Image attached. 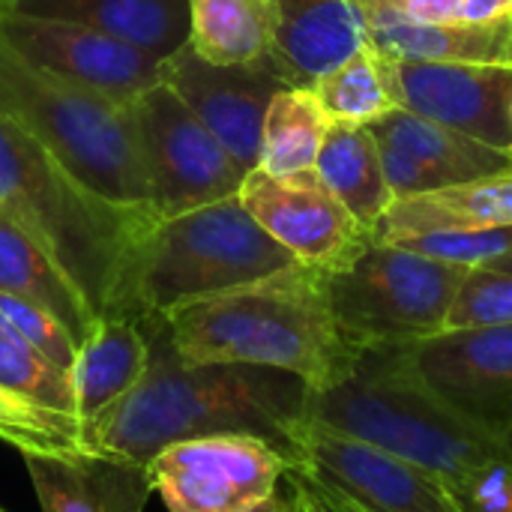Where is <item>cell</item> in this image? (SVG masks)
<instances>
[{
  "label": "cell",
  "mask_w": 512,
  "mask_h": 512,
  "mask_svg": "<svg viewBox=\"0 0 512 512\" xmlns=\"http://www.w3.org/2000/svg\"><path fill=\"white\" fill-rule=\"evenodd\" d=\"M150 360L141 384L108 414L84 423L90 456L147 468L165 447L210 435H255L288 462L312 387L282 369L186 360L162 315H144Z\"/></svg>",
  "instance_id": "6da1fadb"
},
{
  "label": "cell",
  "mask_w": 512,
  "mask_h": 512,
  "mask_svg": "<svg viewBox=\"0 0 512 512\" xmlns=\"http://www.w3.org/2000/svg\"><path fill=\"white\" fill-rule=\"evenodd\" d=\"M162 318L177 351L192 363L282 369L312 390L342 381L363 354L333 315L327 273L306 264L180 306Z\"/></svg>",
  "instance_id": "7a4b0ae2"
},
{
  "label": "cell",
  "mask_w": 512,
  "mask_h": 512,
  "mask_svg": "<svg viewBox=\"0 0 512 512\" xmlns=\"http://www.w3.org/2000/svg\"><path fill=\"white\" fill-rule=\"evenodd\" d=\"M306 417L423 468L447 486L453 504L512 462L498 438L468 423L420 378L411 345L363 348L342 381L312 390Z\"/></svg>",
  "instance_id": "3957f363"
},
{
  "label": "cell",
  "mask_w": 512,
  "mask_h": 512,
  "mask_svg": "<svg viewBox=\"0 0 512 512\" xmlns=\"http://www.w3.org/2000/svg\"><path fill=\"white\" fill-rule=\"evenodd\" d=\"M0 213L33 234L108 315L141 237L162 219L84 186L42 144L0 114Z\"/></svg>",
  "instance_id": "277c9868"
},
{
  "label": "cell",
  "mask_w": 512,
  "mask_h": 512,
  "mask_svg": "<svg viewBox=\"0 0 512 512\" xmlns=\"http://www.w3.org/2000/svg\"><path fill=\"white\" fill-rule=\"evenodd\" d=\"M300 264L240 195L159 219L135 246L108 315H168Z\"/></svg>",
  "instance_id": "5b68a950"
},
{
  "label": "cell",
  "mask_w": 512,
  "mask_h": 512,
  "mask_svg": "<svg viewBox=\"0 0 512 512\" xmlns=\"http://www.w3.org/2000/svg\"><path fill=\"white\" fill-rule=\"evenodd\" d=\"M0 114L93 192L150 207L129 105L42 72L0 42Z\"/></svg>",
  "instance_id": "8992f818"
},
{
  "label": "cell",
  "mask_w": 512,
  "mask_h": 512,
  "mask_svg": "<svg viewBox=\"0 0 512 512\" xmlns=\"http://www.w3.org/2000/svg\"><path fill=\"white\" fill-rule=\"evenodd\" d=\"M468 273L471 267L435 261L375 237L357 258L327 273V294L354 345H414L447 330Z\"/></svg>",
  "instance_id": "52a82bcc"
},
{
  "label": "cell",
  "mask_w": 512,
  "mask_h": 512,
  "mask_svg": "<svg viewBox=\"0 0 512 512\" xmlns=\"http://www.w3.org/2000/svg\"><path fill=\"white\" fill-rule=\"evenodd\" d=\"M129 120L150 207L162 219L240 192L243 168L165 81L129 102Z\"/></svg>",
  "instance_id": "ba28073f"
},
{
  "label": "cell",
  "mask_w": 512,
  "mask_h": 512,
  "mask_svg": "<svg viewBox=\"0 0 512 512\" xmlns=\"http://www.w3.org/2000/svg\"><path fill=\"white\" fill-rule=\"evenodd\" d=\"M288 468V456L264 438L210 435L165 447L147 474L171 512H243L273 495Z\"/></svg>",
  "instance_id": "9c48e42d"
},
{
  "label": "cell",
  "mask_w": 512,
  "mask_h": 512,
  "mask_svg": "<svg viewBox=\"0 0 512 512\" xmlns=\"http://www.w3.org/2000/svg\"><path fill=\"white\" fill-rule=\"evenodd\" d=\"M237 195L276 243L324 273L345 267L375 240V231L357 222L315 168L285 177L255 168Z\"/></svg>",
  "instance_id": "30bf717a"
},
{
  "label": "cell",
  "mask_w": 512,
  "mask_h": 512,
  "mask_svg": "<svg viewBox=\"0 0 512 512\" xmlns=\"http://www.w3.org/2000/svg\"><path fill=\"white\" fill-rule=\"evenodd\" d=\"M291 465L366 512H459L438 477L312 417L297 429Z\"/></svg>",
  "instance_id": "8fae6325"
},
{
  "label": "cell",
  "mask_w": 512,
  "mask_h": 512,
  "mask_svg": "<svg viewBox=\"0 0 512 512\" xmlns=\"http://www.w3.org/2000/svg\"><path fill=\"white\" fill-rule=\"evenodd\" d=\"M375 57L396 108L512 150V66Z\"/></svg>",
  "instance_id": "7c38bea8"
},
{
  "label": "cell",
  "mask_w": 512,
  "mask_h": 512,
  "mask_svg": "<svg viewBox=\"0 0 512 512\" xmlns=\"http://www.w3.org/2000/svg\"><path fill=\"white\" fill-rule=\"evenodd\" d=\"M162 81L192 108V114L219 138L243 174L258 168L261 132L270 102L288 84L279 63L270 57L240 66L207 63L183 45L177 54L162 60Z\"/></svg>",
  "instance_id": "4fadbf2b"
},
{
  "label": "cell",
  "mask_w": 512,
  "mask_h": 512,
  "mask_svg": "<svg viewBox=\"0 0 512 512\" xmlns=\"http://www.w3.org/2000/svg\"><path fill=\"white\" fill-rule=\"evenodd\" d=\"M0 42L24 63L129 105L162 81V63L81 24L0 12Z\"/></svg>",
  "instance_id": "5bb4252c"
},
{
  "label": "cell",
  "mask_w": 512,
  "mask_h": 512,
  "mask_svg": "<svg viewBox=\"0 0 512 512\" xmlns=\"http://www.w3.org/2000/svg\"><path fill=\"white\" fill-rule=\"evenodd\" d=\"M411 360L453 411L504 444L512 429V324L444 330L414 342Z\"/></svg>",
  "instance_id": "9a60e30c"
},
{
  "label": "cell",
  "mask_w": 512,
  "mask_h": 512,
  "mask_svg": "<svg viewBox=\"0 0 512 512\" xmlns=\"http://www.w3.org/2000/svg\"><path fill=\"white\" fill-rule=\"evenodd\" d=\"M366 126L378 141L393 198L512 177V150L483 144L405 108H390Z\"/></svg>",
  "instance_id": "2e32d148"
},
{
  "label": "cell",
  "mask_w": 512,
  "mask_h": 512,
  "mask_svg": "<svg viewBox=\"0 0 512 512\" xmlns=\"http://www.w3.org/2000/svg\"><path fill=\"white\" fill-rule=\"evenodd\" d=\"M366 45L396 60L512 66V15L495 21H408L381 0H360Z\"/></svg>",
  "instance_id": "e0dca14e"
},
{
  "label": "cell",
  "mask_w": 512,
  "mask_h": 512,
  "mask_svg": "<svg viewBox=\"0 0 512 512\" xmlns=\"http://www.w3.org/2000/svg\"><path fill=\"white\" fill-rule=\"evenodd\" d=\"M6 12L90 27L153 60H168L192 33L189 0H15Z\"/></svg>",
  "instance_id": "ac0fdd59"
},
{
  "label": "cell",
  "mask_w": 512,
  "mask_h": 512,
  "mask_svg": "<svg viewBox=\"0 0 512 512\" xmlns=\"http://www.w3.org/2000/svg\"><path fill=\"white\" fill-rule=\"evenodd\" d=\"M42 512H144L150 474L105 456H21Z\"/></svg>",
  "instance_id": "d6986e66"
},
{
  "label": "cell",
  "mask_w": 512,
  "mask_h": 512,
  "mask_svg": "<svg viewBox=\"0 0 512 512\" xmlns=\"http://www.w3.org/2000/svg\"><path fill=\"white\" fill-rule=\"evenodd\" d=\"M276 6L282 24L273 60L294 87H312L366 45L360 0H276Z\"/></svg>",
  "instance_id": "ffe728a7"
},
{
  "label": "cell",
  "mask_w": 512,
  "mask_h": 512,
  "mask_svg": "<svg viewBox=\"0 0 512 512\" xmlns=\"http://www.w3.org/2000/svg\"><path fill=\"white\" fill-rule=\"evenodd\" d=\"M150 339L135 315H99L90 336L81 342L72 366L75 414L84 423L99 420L120 405L144 378Z\"/></svg>",
  "instance_id": "44dd1931"
},
{
  "label": "cell",
  "mask_w": 512,
  "mask_h": 512,
  "mask_svg": "<svg viewBox=\"0 0 512 512\" xmlns=\"http://www.w3.org/2000/svg\"><path fill=\"white\" fill-rule=\"evenodd\" d=\"M0 294L21 297L57 315L78 348L99 321L96 306L63 264L18 222L0 213Z\"/></svg>",
  "instance_id": "7402d4cb"
},
{
  "label": "cell",
  "mask_w": 512,
  "mask_h": 512,
  "mask_svg": "<svg viewBox=\"0 0 512 512\" xmlns=\"http://www.w3.org/2000/svg\"><path fill=\"white\" fill-rule=\"evenodd\" d=\"M504 225H512V177H492L396 198L375 225V237L393 243L432 231H483Z\"/></svg>",
  "instance_id": "603a6c76"
},
{
  "label": "cell",
  "mask_w": 512,
  "mask_h": 512,
  "mask_svg": "<svg viewBox=\"0 0 512 512\" xmlns=\"http://www.w3.org/2000/svg\"><path fill=\"white\" fill-rule=\"evenodd\" d=\"M315 171L324 177L333 195L357 216V222L372 231L396 201L384 174L378 141L366 123L333 120L321 144Z\"/></svg>",
  "instance_id": "cb8c5ba5"
},
{
  "label": "cell",
  "mask_w": 512,
  "mask_h": 512,
  "mask_svg": "<svg viewBox=\"0 0 512 512\" xmlns=\"http://www.w3.org/2000/svg\"><path fill=\"white\" fill-rule=\"evenodd\" d=\"M189 45L216 66L255 63L273 54L282 24L276 0H189Z\"/></svg>",
  "instance_id": "d4e9b609"
},
{
  "label": "cell",
  "mask_w": 512,
  "mask_h": 512,
  "mask_svg": "<svg viewBox=\"0 0 512 512\" xmlns=\"http://www.w3.org/2000/svg\"><path fill=\"white\" fill-rule=\"evenodd\" d=\"M330 123L333 117L324 111L312 87L279 90L264 117L258 168L273 177L315 168Z\"/></svg>",
  "instance_id": "484cf974"
},
{
  "label": "cell",
  "mask_w": 512,
  "mask_h": 512,
  "mask_svg": "<svg viewBox=\"0 0 512 512\" xmlns=\"http://www.w3.org/2000/svg\"><path fill=\"white\" fill-rule=\"evenodd\" d=\"M0 444L21 456H87L78 417L33 405L6 387H0Z\"/></svg>",
  "instance_id": "4316f807"
},
{
  "label": "cell",
  "mask_w": 512,
  "mask_h": 512,
  "mask_svg": "<svg viewBox=\"0 0 512 512\" xmlns=\"http://www.w3.org/2000/svg\"><path fill=\"white\" fill-rule=\"evenodd\" d=\"M312 90L333 120L372 123L384 117L390 108H396L384 87L378 57L369 45H363L348 60L336 63L321 78H315Z\"/></svg>",
  "instance_id": "83f0119b"
},
{
  "label": "cell",
  "mask_w": 512,
  "mask_h": 512,
  "mask_svg": "<svg viewBox=\"0 0 512 512\" xmlns=\"http://www.w3.org/2000/svg\"><path fill=\"white\" fill-rule=\"evenodd\" d=\"M0 387L9 393L42 405L48 411L75 414L72 375L39 354L21 333H15L0 315Z\"/></svg>",
  "instance_id": "f1b7e54d"
},
{
  "label": "cell",
  "mask_w": 512,
  "mask_h": 512,
  "mask_svg": "<svg viewBox=\"0 0 512 512\" xmlns=\"http://www.w3.org/2000/svg\"><path fill=\"white\" fill-rule=\"evenodd\" d=\"M393 243L411 252H420L426 258H435V261L474 270V267H489L512 252V225L483 228V231H432V234L402 237Z\"/></svg>",
  "instance_id": "f546056e"
},
{
  "label": "cell",
  "mask_w": 512,
  "mask_h": 512,
  "mask_svg": "<svg viewBox=\"0 0 512 512\" xmlns=\"http://www.w3.org/2000/svg\"><path fill=\"white\" fill-rule=\"evenodd\" d=\"M486 324H512V273L474 267L456 294L447 330Z\"/></svg>",
  "instance_id": "4dcf8cb0"
},
{
  "label": "cell",
  "mask_w": 512,
  "mask_h": 512,
  "mask_svg": "<svg viewBox=\"0 0 512 512\" xmlns=\"http://www.w3.org/2000/svg\"><path fill=\"white\" fill-rule=\"evenodd\" d=\"M0 315L39 354H45L60 369L72 372L75 357H78V342L57 315H51L48 309H42L36 303H27L21 297H9V294H0Z\"/></svg>",
  "instance_id": "1f68e13d"
},
{
  "label": "cell",
  "mask_w": 512,
  "mask_h": 512,
  "mask_svg": "<svg viewBox=\"0 0 512 512\" xmlns=\"http://www.w3.org/2000/svg\"><path fill=\"white\" fill-rule=\"evenodd\" d=\"M285 483H288V489L294 492V498H297V504H300V512H333V507L324 501L318 483H315L306 471L288 468Z\"/></svg>",
  "instance_id": "d6a6232c"
},
{
  "label": "cell",
  "mask_w": 512,
  "mask_h": 512,
  "mask_svg": "<svg viewBox=\"0 0 512 512\" xmlns=\"http://www.w3.org/2000/svg\"><path fill=\"white\" fill-rule=\"evenodd\" d=\"M512 15V0H462L465 21H495Z\"/></svg>",
  "instance_id": "836d02e7"
},
{
  "label": "cell",
  "mask_w": 512,
  "mask_h": 512,
  "mask_svg": "<svg viewBox=\"0 0 512 512\" xmlns=\"http://www.w3.org/2000/svg\"><path fill=\"white\" fill-rule=\"evenodd\" d=\"M243 512H300V504L291 489H276L273 495H267L264 501H258L255 507Z\"/></svg>",
  "instance_id": "e575fe53"
},
{
  "label": "cell",
  "mask_w": 512,
  "mask_h": 512,
  "mask_svg": "<svg viewBox=\"0 0 512 512\" xmlns=\"http://www.w3.org/2000/svg\"><path fill=\"white\" fill-rule=\"evenodd\" d=\"M291 468H294V465H291ZM312 480H315V477H312ZM315 483H318V489H321V495H324V501H327V504L333 507V512H366V510H363V507H357L354 501H348L345 495H339L336 489H330V486H324L321 480H315Z\"/></svg>",
  "instance_id": "d590c367"
},
{
  "label": "cell",
  "mask_w": 512,
  "mask_h": 512,
  "mask_svg": "<svg viewBox=\"0 0 512 512\" xmlns=\"http://www.w3.org/2000/svg\"><path fill=\"white\" fill-rule=\"evenodd\" d=\"M492 270H504V273H512V252H507L504 258H498L495 264H489Z\"/></svg>",
  "instance_id": "8d00e7d4"
},
{
  "label": "cell",
  "mask_w": 512,
  "mask_h": 512,
  "mask_svg": "<svg viewBox=\"0 0 512 512\" xmlns=\"http://www.w3.org/2000/svg\"><path fill=\"white\" fill-rule=\"evenodd\" d=\"M504 447H507V453H510V456H512V429H510V432H507V438H504Z\"/></svg>",
  "instance_id": "74e56055"
},
{
  "label": "cell",
  "mask_w": 512,
  "mask_h": 512,
  "mask_svg": "<svg viewBox=\"0 0 512 512\" xmlns=\"http://www.w3.org/2000/svg\"><path fill=\"white\" fill-rule=\"evenodd\" d=\"M12 3H15V0H0V12H6V9H9Z\"/></svg>",
  "instance_id": "f35d334b"
},
{
  "label": "cell",
  "mask_w": 512,
  "mask_h": 512,
  "mask_svg": "<svg viewBox=\"0 0 512 512\" xmlns=\"http://www.w3.org/2000/svg\"><path fill=\"white\" fill-rule=\"evenodd\" d=\"M510 120H512V108H510Z\"/></svg>",
  "instance_id": "ab89813d"
},
{
  "label": "cell",
  "mask_w": 512,
  "mask_h": 512,
  "mask_svg": "<svg viewBox=\"0 0 512 512\" xmlns=\"http://www.w3.org/2000/svg\"><path fill=\"white\" fill-rule=\"evenodd\" d=\"M0 512H6V510H3V507H0Z\"/></svg>",
  "instance_id": "60d3db41"
}]
</instances>
